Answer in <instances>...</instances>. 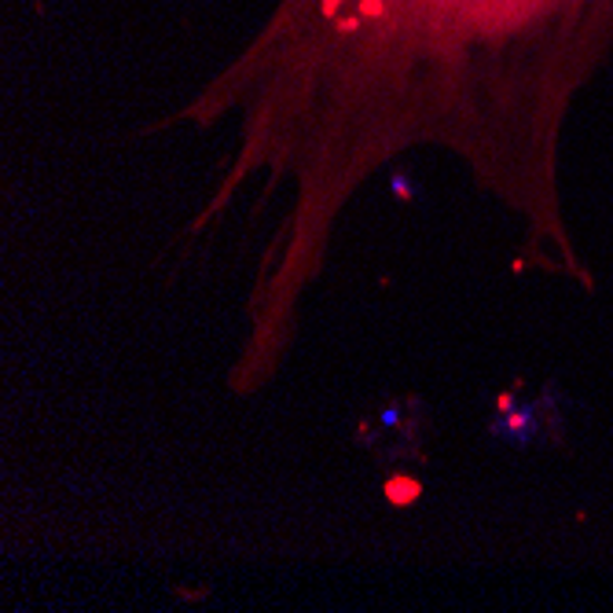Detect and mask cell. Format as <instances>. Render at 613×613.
Listing matches in <instances>:
<instances>
[{
  "instance_id": "cell-1",
  "label": "cell",
  "mask_w": 613,
  "mask_h": 613,
  "mask_svg": "<svg viewBox=\"0 0 613 613\" xmlns=\"http://www.w3.org/2000/svg\"><path fill=\"white\" fill-rule=\"evenodd\" d=\"M393 499V504H411V499L419 496V485L416 481H390V493H386Z\"/></svg>"
}]
</instances>
